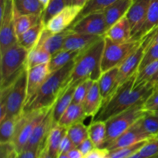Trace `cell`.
I'll list each match as a JSON object with an SVG mask.
<instances>
[{"instance_id":"obj_1","label":"cell","mask_w":158,"mask_h":158,"mask_svg":"<svg viewBox=\"0 0 158 158\" xmlns=\"http://www.w3.org/2000/svg\"><path fill=\"white\" fill-rule=\"evenodd\" d=\"M137 73L117 87L93 120L106 122L112 117L123 112L131 106L146 102L154 90V86L148 83L134 86Z\"/></svg>"},{"instance_id":"obj_2","label":"cell","mask_w":158,"mask_h":158,"mask_svg":"<svg viewBox=\"0 0 158 158\" xmlns=\"http://www.w3.org/2000/svg\"><path fill=\"white\" fill-rule=\"evenodd\" d=\"M76 60L69 62L61 69L51 73L33 98L25 106L23 112L53 106L57 99L69 86Z\"/></svg>"},{"instance_id":"obj_3","label":"cell","mask_w":158,"mask_h":158,"mask_svg":"<svg viewBox=\"0 0 158 158\" xmlns=\"http://www.w3.org/2000/svg\"><path fill=\"white\" fill-rule=\"evenodd\" d=\"M104 36L82 51L76 60L70 77V83H80L85 80L97 81L102 74L101 60L104 48Z\"/></svg>"},{"instance_id":"obj_4","label":"cell","mask_w":158,"mask_h":158,"mask_svg":"<svg viewBox=\"0 0 158 158\" xmlns=\"http://www.w3.org/2000/svg\"><path fill=\"white\" fill-rule=\"evenodd\" d=\"M27 94V68L9 86L1 89L0 103L6 106V117H19L23 112Z\"/></svg>"},{"instance_id":"obj_5","label":"cell","mask_w":158,"mask_h":158,"mask_svg":"<svg viewBox=\"0 0 158 158\" xmlns=\"http://www.w3.org/2000/svg\"><path fill=\"white\" fill-rule=\"evenodd\" d=\"M28 52L29 51L17 43L1 54V89L12 84L26 69Z\"/></svg>"},{"instance_id":"obj_6","label":"cell","mask_w":158,"mask_h":158,"mask_svg":"<svg viewBox=\"0 0 158 158\" xmlns=\"http://www.w3.org/2000/svg\"><path fill=\"white\" fill-rule=\"evenodd\" d=\"M145 113L144 103H140L106 120V136L103 148H106L110 143L127 131L143 117Z\"/></svg>"},{"instance_id":"obj_7","label":"cell","mask_w":158,"mask_h":158,"mask_svg":"<svg viewBox=\"0 0 158 158\" xmlns=\"http://www.w3.org/2000/svg\"><path fill=\"white\" fill-rule=\"evenodd\" d=\"M51 108L23 112L18 117L15 123V133L11 143L18 154L25 149L32 131L46 117Z\"/></svg>"},{"instance_id":"obj_8","label":"cell","mask_w":158,"mask_h":158,"mask_svg":"<svg viewBox=\"0 0 158 158\" xmlns=\"http://www.w3.org/2000/svg\"><path fill=\"white\" fill-rule=\"evenodd\" d=\"M104 41V48L101 60L102 73L120 66L142 43V40H132L126 43H115L105 36Z\"/></svg>"},{"instance_id":"obj_9","label":"cell","mask_w":158,"mask_h":158,"mask_svg":"<svg viewBox=\"0 0 158 158\" xmlns=\"http://www.w3.org/2000/svg\"><path fill=\"white\" fill-rule=\"evenodd\" d=\"M157 29H154L150 33L145 35L143 38H142V43L140 46L133 53H131L119 66V73L117 84H116V89L122 83H124L126 80H127L128 79L131 78L132 76L138 72L140 63L143 60L146 50L152 43L153 39L155 35Z\"/></svg>"},{"instance_id":"obj_10","label":"cell","mask_w":158,"mask_h":158,"mask_svg":"<svg viewBox=\"0 0 158 158\" xmlns=\"http://www.w3.org/2000/svg\"><path fill=\"white\" fill-rule=\"evenodd\" d=\"M73 32L87 35L105 36L108 30L103 12L90 13L69 26Z\"/></svg>"},{"instance_id":"obj_11","label":"cell","mask_w":158,"mask_h":158,"mask_svg":"<svg viewBox=\"0 0 158 158\" xmlns=\"http://www.w3.org/2000/svg\"><path fill=\"white\" fill-rule=\"evenodd\" d=\"M140 119L138 121L136 122L133 126H131L127 131H125L122 135H120L118 138L110 143L105 149L107 150L108 151H110L113 150L118 149V148L131 146L139 142L153 138L143 128Z\"/></svg>"},{"instance_id":"obj_12","label":"cell","mask_w":158,"mask_h":158,"mask_svg":"<svg viewBox=\"0 0 158 158\" xmlns=\"http://www.w3.org/2000/svg\"><path fill=\"white\" fill-rule=\"evenodd\" d=\"M82 9V6L77 5L66 6L63 10L48 22L45 27L52 34L63 32L73 23Z\"/></svg>"},{"instance_id":"obj_13","label":"cell","mask_w":158,"mask_h":158,"mask_svg":"<svg viewBox=\"0 0 158 158\" xmlns=\"http://www.w3.org/2000/svg\"><path fill=\"white\" fill-rule=\"evenodd\" d=\"M50 73L49 63L27 69V94L26 105L33 98Z\"/></svg>"},{"instance_id":"obj_14","label":"cell","mask_w":158,"mask_h":158,"mask_svg":"<svg viewBox=\"0 0 158 158\" xmlns=\"http://www.w3.org/2000/svg\"><path fill=\"white\" fill-rule=\"evenodd\" d=\"M150 3L151 0H134L127 13L126 17L131 26L132 39L138 33L144 23Z\"/></svg>"},{"instance_id":"obj_15","label":"cell","mask_w":158,"mask_h":158,"mask_svg":"<svg viewBox=\"0 0 158 158\" xmlns=\"http://www.w3.org/2000/svg\"><path fill=\"white\" fill-rule=\"evenodd\" d=\"M69 32L70 29L68 28L63 32L52 34L45 27L35 46L42 47L51 55H53L54 53L63 49L65 40Z\"/></svg>"},{"instance_id":"obj_16","label":"cell","mask_w":158,"mask_h":158,"mask_svg":"<svg viewBox=\"0 0 158 158\" xmlns=\"http://www.w3.org/2000/svg\"><path fill=\"white\" fill-rule=\"evenodd\" d=\"M52 112V107L49 110L42 121L35 127L25 149L40 148L44 144L49 134V131L53 127Z\"/></svg>"},{"instance_id":"obj_17","label":"cell","mask_w":158,"mask_h":158,"mask_svg":"<svg viewBox=\"0 0 158 158\" xmlns=\"http://www.w3.org/2000/svg\"><path fill=\"white\" fill-rule=\"evenodd\" d=\"M101 37L103 36L77 33V32H73L70 29V32L65 40L63 49L72 51H83L89 47V46H91L96 41L100 40Z\"/></svg>"},{"instance_id":"obj_18","label":"cell","mask_w":158,"mask_h":158,"mask_svg":"<svg viewBox=\"0 0 158 158\" xmlns=\"http://www.w3.org/2000/svg\"><path fill=\"white\" fill-rule=\"evenodd\" d=\"M103 105V98L100 93L98 83L97 81H94L83 103L86 117H91L94 119L97 115Z\"/></svg>"},{"instance_id":"obj_19","label":"cell","mask_w":158,"mask_h":158,"mask_svg":"<svg viewBox=\"0 0 158 158\" xmlns=\"http://www.w3.org/2000/svg\"><path fill=\"white\" fill-rule=\"evenodd\" d=\"M105 37L115 43H126L132 40L131 26L127 17L124 16L110 26L106 31Z\"/></svg>"},{"instance_id":"obj_20","label":"cell","mask_w":158,"mask_h":158,"mask_svg":"<svg viewBox=\"0 0 158 158\" xmlns=\"http://www.w3.org/2000/svg\"><path fill=\"white\" fill-rule=\"evenodd\" d=\"M80 83H71L69 85L66 90L62 94V95L57 99L56 102L52 106V120H53V126L58 123L60 117H62L65 111L73 103L74 92L76 87Z\"/></svg>"},{"instance_id":"obj_21","label":"cell","mask_w":158,"mask_h":158,"mask_svg":"<svg viewBox=\"0 0 158 158\" xmlns=\"http://www.w3.org/2000/svg\"><path fill=\"white\" fill-rule=\"evenodd\" d=\"M134 1V0H117L103 11L108 29L122 18L126 16Z\"/></svg>"},{"instance_id":"obj_22","label":"cell","mask_w":158,"mask_h":158,"mask_svg":"<svg viewBox=\"0 0 158 158\" xmlns=\"http://www.w3.org/2000/svg\"><path fill=\"white\" fill-rule=\"evenodd\" d=\"M118 73L119 66L113 68L106 72L102 73L101 76L97 80L100 93L103 98V104L115 92Z\"/></svg>"},{"instance_id":"obj_23","label":"cell","mask_w":158,"mask_h":158,"mask_svg":"<svg viewBox=\"0 0 158 158\" xmlns=\"http://www.w3.org/2000/svg\"><path fill=\"white\" fill-rule=\"evenodd\" d=\"M158 28V0H151L146 19L138 33L132 40H139Z\"/></svg>"},{"instance_id":"obj_24","label":"cell","mask_w":158,"mask_h":158,"mask_svg":"<svg viewBox=\"0 0 158 158\" xmlns=\"http://www.w3.org/2000/svg\"><path fill=\"white\" fill-rule=\"evenodd\" d=\"M86 117V116L84 112L83 104L72 103L60 117L57 124H60V126H63L68 129L69 127L75 123L83 122Z\"/></svg>"},{"instance_id":"obj_25","label":"cell","mask_w":158,"mask_h":158,"mask_svg":"<svg viewBox=\"0 0 158 158\" xmlns=\"http://www.w3.org/2000/svg\"><path fill=\"white\" fill-rule=\"evenodd\" d=\"M45 26H46L41 19L37 24L18 37V43L27 51L33 49L36 46Z\"/></svg>"},{"instance_id":"obj_26","label":"cell","mask_w":158,"mask_h":158,"mask_svg":"<svg viewBox=\"0 0 158 158\" xmlns=\"http://www.w3.org/2000/svg\"><path fill=\"white\" fill-rule=\"evenodd\" d=\"M67 133V129L60 124H56L52 127L49 131L46 140V146L51 155L55 158H57L59 154L60 143L64 136Z\"/></svg>"},{"instance_id":"obj_27","label":"cell","mask_w":158,"mask_h":158,"mask_svg":"<svg viewBox=\"0 0 158 158\" xmlns=\"http://www.w3.org/2000/svg\"><path fill=\"white\" fill-rule=\"evenodd\" d=\"M42 15H23L19 13L15 7L14 11V28L17 38L26 32L28 29L40 22Z\"/></svg>"},{"instance_id":"obj_28","label":"cell","mask_w":158,"mask_h":158,"mask_svg":"<svg viewBox=\"0 0 158 158\" xmlns=\"http://www.w3.org/2000/svg\"><path fill=\"white\" fill-rule=\"evenodd\" d=\"M82 51H72L61 49L52 55L49 63V69L50 73H53L69 63L72 60H76L80 56Z\"/></svg>"},{"instance_id":"obj_29","label":"cell","mask_w":158,"mask_h":158,"mask_svg":"<svg viewBox=\"0 0 158 158\" xmlns=\"http://www.w3.org/2000/svg\"><path fill=\"white\" fill-rule=\"evenodd\" d=\"M88 134L96 148H103L106 136V122L92 120L88 126Z\"/></svg>"},{"instance_id":"obj_30","label":"cell","mask_w":158,"mask_h":158,"mask_svg":"<svg viewBox=\"0 0 158 158\" xmlns=\"http://www.w3.org/2000/svg\"><path fill=\"white\" fill-rule=\"evenodd\" d=\"M51 57L52 55L44 49L39 46H35L28 52L26 68L29 69L39 65L48 64L50 61Z\"/></svg>"},{"instance_id":"obj_31","label":"cell","mask_w":158,"mask_h":158,"mask_svg":"<svg viewBox=\"0 0 158 158\" xmlns=\"http://www.w3.org/2000/svg\"><path fill=\"white\" fill-rule=\"evenodd\" d=\"M117 0H89L80 11L78 16L74 20L73 23L78 21L83 17L89 15L90 13L97 12H103L109 6L116 2Z\"/></svg>"},{"instance_id":"obj_32","label":"cell","mask_w":158,"mask_h":158,"mask_svg":"<svg viewBox=\"0 0 158 158\" xmlns=\"http://www.w3.org/2000/svg\"><path fill=\"white\" fill-rule=\"evenodd\" d=\"M15 7L19 13L23 15H42L44 11L43 5L39 0H22L15 2Z\"/></svg>"},{"instance_id":"obj_33","label":"cell","mask_w":158,"mask_h":158,"mask_svg":"<svg viewBox=\"0 0 158 158\" xmlns=\"http://www.w3.org/2000/svg\"><path fill=\"white\" fill-rule=\"evenodd\" d=\"M67 134L76 148L89 137L88 127L83 122H79L72 125L67 129Z\"/></svg>"},{"instance_id":"obj_34","label":"cell","mask_w":158,"mask_h":158,"mask_svg":"<svg viewBox=\"0 0 158 158\" xmlns=\"http://www.w3.org/2000/svg\"><path fill=\"white\" fill-rule=\"evenodd\" d=\"M18 117H11L6 118L1 122L0 125V143H11L15 130Z\"/></svg>"},{"instance_id":"obj_35","label":"cell","mask_w":158,"mask_h":158,"mask_svg":"<svg viewBox=\"0 0 158 158\" xmlns=\"http://www.w3.org/2000/svg\"><path fill=\"white\" fill-rule=\"evenodd\" d=\"M142 127L151 137L158 136V115L151 111H146L143 117L140 119Z\"/></svg>"},{"instance_id":"obj_36","label":"cell","mask_w":158,"mask_h":158,"mask_svg":"<svg viewBox=\"0 0 158 158\" xmlns=\"http://www.w3.org/2000/svg\"><path fill=\"white\" fill-rule=\"evenodd\" d=\"M158 70V60L156 61L152 62L150 64L147 65L144 68L141 70L138 71L136 77L135 84L134 86H137L138 85L143 84V83H149L153 77L155 75V73Z\"/></svg>"},{"instance_id":"obj_37","label":"cell","mask_w":158,"mask_h":158,"mask_svg":"<svg viewBox=\"0 0 158 158\" xmlns=\"http://www.w3.org/2000/svg\"><path fill=\"white\" fill-rule=\"evenodd\" d=\"M148 140L139 142L131 146L125 147V148H118V149L113 150L108 152V158H128L133 154L139 152L142 147L146 143Z\"/></svg>"},{"instance_id":"obj_38","label":"cell","mask_w":158,"mask_h":158,"mask_svg":"<svg viewBox=\"0 0 158 158\" xmlns=\"http://www.w3.org/2000/svg\"><path fill=\"white\" fill-rule=\"evenodd\" d=\"M65 0H51L42 15V20L46 26L48 22L63 10L66 6Z\"/></svg>"},{"instance_id":"obj_39","label":"cell","mask_w":158,"mask_h":158,"mask_svg":"<svg viewBox=\"0 0 158 158\" xmlns=\"http://www.w3.org/2000/svg\"><path fill=\"white\" fill-rule=\"evenodd\" d=\"M94 81L91 80H85L80 82L77 86L74 92L73 103H78V104H83L89 89L91 88L92 85L94 84Z\"/></svg>"},{"instance_id":"obj_40","label":"cell","mask_w":158,"mask_h":158,"mask_svg":"<svg viewBox=\"0 0 158 158\" xmlns=\"http://www.w3.org/2000/svg\"><path fill=\"white\" fill-rule=\"evenodd\" d=\"M139 153L144 158H158V137L149 139Z\"/></svg>"},{"instance_id":"obj_41","label":"cell","mask_w":158,"mask_h":158,"mask_svg":"<svg viewBox=\"0 0 158 158\" xmlns=\"http://www.w3.org/2000/svg\"><path fill=\"white\" fill-rule=\"evenodd\" d=\"M158 60V43H151L145 52L143 58L140 63L138 71L141 70L147 65Z\"/></svg>"},{"instance_id":"obj_42","label":"cell","mask_w":158,"mask_h":158,"mask_svg":"<svg viewBox=\"0 0 158 158\" xmlns=\"http://www.w3.org/2000/svg\"><path fill=\"white\" fill-rule=\"evenodd\" d=\"M146 111H154L158 110V84L154 86V90L144 103Z\"/></svg>"},{"instance_id":"obj_43","label":"cell","mask_w":158,"mask_h":158,"mask_svg":"<svg viewBox=\"0 0 158 158\" xmlns=\"http://www.w3.org/2000/svg\"><path fill=\"white\" fill-rule=\"evenodd\" d=\"M74 148H76V147L74 146L73 143L71 139L69 138V137L68 136L67 133H66V134L64 136L63 140H62L61 143H60V149H59V154H67L69 151H70L71 150L73 149Z\"/></svg>"},{"instance_id":"obj_44","label":"cell","mask_w":158,"mask_h":158,"mask_svg":"<svg viewBox=\"0 0 158 158\" xmlns=\"http://www.w3.org/2000/svg\"><path fill=\"white\" fill-rule=\"evenodd\" d=\"M79 150L80 151V152L83 154V156H86L89 154L90 152H92L94 149L96 148V147L94 146V143L92 142V140L88 137L87 139L84 140V141L82 142L78 147H77Z\"/></svg>"},{"instance_id":"obj_45","label":"cell","mask_w":158,"mask_h":158,"mask_svg":"<svg viewBox=\"0 0 158 158\" xmlns=\"http://www.w3.org/2000/svg\"><path fill=\"white\" fill-rule=\"evenodd\" d=\"M42 147L37 148H29V149L23 150V151L18 154V158H38Z\"/></svg>"},{"instance_id":"obj_46","label":"cell","mask_w":158,"mask_h":158,"mask_svg":"<svg viewBox=\"0 0 158 158\" xmlns=\"http://www.w3.org/2000/svg\"><path fill=\"white\" fill-rule=\"evenodd\" d=\"M108 152L105 148H95L84 158H108Z\"/></svg>"},{"instance_id":"obj_47","label":"cell","mask_w":158,"mask_h":158,"mask_svg":"<svg viewBox=\"0 0 158 158\" xmlns=\"http://www.w3.org/2000/svg\"><path fill=\"white\" fill-rule=\"evenodd\" d=\"M13 149L12 143H2L0 158H10V154Z\"/></svg>"},{"instance_id":"obj_48","label":"cell","mask_w":158,"mask_h":158,"mask_svg":"<svg viewBox=\"0 0 158 158\" xmlns=\"http://www.w3.org/2000/svg\"><path fill=\"white\" fill-rule=\"evenodd\" d=\"M69 158H84L83 154L80 152V150L77 148H74L70 151L67 153Z\"/></svg>"},{"instance_id":"obj_49","label":"cell","mask_w":158,"mask_h":158,"mask_svg":"<svg viewBox=\"0 0 158 158\" xmlns=\"http://www.w3.org/2000/svg\"><path fill=\"white\" fill-rule=\"evenodd\" d=\"M45 143H46V142H45ZM38 158H55V157H52V156L51 155L50 153H49V151H48L47 148H46V143H44L43 146L42 147L41 151H40Z\"/></svg>"},{"instance_id":"obj_50","label":"cell","mask_w":158,"mask_h":158,"mask_svg":"<svg viewBox=\"0 0 158 158\" xmlns=\"http://www.w3.org/2000/svg\"><path fill=\"white\" fill-rule=\"evenodd\" d=\"M88 1L89 0H73V5H77V6H80L83 7Z\"/></svg>"},{"instance_id":"obj_51","label":"cell","mask_w":158,"mask_h":158,"mask_svg":"<svg viewBox=\"0 0 158 158\" xmlns=\"http://www.w3.org/2000/svg\"><path fill=\"white\" fill-rule=\"evenodd\" d=\"M150 83H151V85H153V86H155V85L158 84V70L157 71V73H155V75L154 76V77L151 78V80H150L149 82Z\"/></svg>"},{"instance_id":"obj_52","label":"cell","mask_w":158,"mask_h":158,"mask_svg":"<svg viewBox=\"0 0 158 158\" xmlns=\"http://www.w3.org/2000/svg\"><path fill=\"white\" fill-rule=\"evenodd\" d=\"M39 1H40V3L43 5V8H44V10H45V9H46V8L48 6V5H49V2H50L51 0H39Z\"/></svg>"},{"instance_id":"obj_53","label":"cell","mask_w":158,"mask_h":158,"mask_svg":"<svg viewBox=\"0 0 158 158\" xmlns=\"http://www.w3.org/2000/svg\"><path fill=\"white\" fill-rule=\"evenodd\" d=\"M152 43H158V28L157 29V31H156L154 39H153Z\"/></svg>"},{"instance_id":"obj_54","label":"cell","mask_w":158,"mask_h":158,"mask_svg":"<svg viewBox=\"0 0 158 158\" xmlns=\"http://www.w3.org/2000/svg\"><path fill=\"white\" fill-rule=\"evenodd\" d=\"M10 158H18V153L15 151V149L12 150V152H11Z\"/></svg>"},{"instance_id":"obj_55","label":"cell","mask_w":158,"mask_h":158,"mask_svg":"<svg viewBox=\"0 0 158 158\" xmlns=\"http://www.w3.org/2000/svg\"><path fill=\"white\" fill-rule=\"evenodd\" d=\"M128 158H144V157H142V156L140 154V153L137 152L136 153V154H133L132 156H131V157H129Z\"/></svg>"},{"instance_id":"obj_56","label":"cell","mask_w":158,"mask_h":158,"mask_svg":"<svg viewBox=\"0 0 158 158\" xmlns=\"http://www.w3.org/2000/svg\"><path fill=\"white\" fill-rule=\"evenodd\" d=\"M57 158H69V157L68 156L67 154H59Z\"/></svg>"},{"instance_id":"obj_57","label":"cell","mask_w":158,"mask_h":158,"mask_svg":"<svg viewBox=\"0 0 158 158\" xmlns=\"http://www.w3.org/2000/svg\"><path fill=\"white\" fill-rule=\"evenodd\" d=\"M73 0H65L66 6H70V5H73Z\"/></svg>"},{"instance_id":"obj_58","label":"cell","mask_w":158,"mask_h":158,"mask_svg":"<svg viewBox=\"0 0 158 158\" xmlns=\"http://www.w3.org/2000/svg\"><path fill=\"white\" fill-rule=\"evenodd\" d=\"M151 112H153L154 114H157V115H158V110H154V111H151Z\"/></svg>"},{"instance_id":"obj_59","label":"cell","mask_w":158,"mask_h":158,"mask_svg":"<svg viewBox=\"0 0 158 158\" xmlns=\"http://www.w3.org/2000/svg\"><path fill=\"white\" fill-rule=\"evenodd\" d=\"M22 1V0H15V2H20Z\"/></svg>"},{"instance_id":"obj_60","label":"cell","mask_w":158,"mask_h":158,"mask_svg":"<svg viewBox=\"0 0 158 158\" xmlns=\"http://www.w3.org/2000/svg\"><path fill=\"white\" fill-rule=\"evenodd\" d=\"M158 137V136H157V137Z\"/></svg>"},{"instance_id":"obj_61","label":"cell","mask_w":158,"mask_h":158,"mask_svg":"<svg viewBox=\"0 0 158 158\" xmlns=\"http://www.w3.org/2000/svg\"></svg>"}]
</instances>
